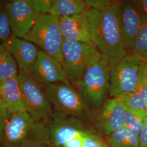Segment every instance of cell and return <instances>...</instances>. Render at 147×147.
Returning a JSON list of instances; mask_svg holds the SVG:
<instances>
[{"instance_id": "ac0fdd59", "label": "cell", "mask_w": 147, "mask_h": 147, "mask_svg": "<svg viewBox=\"0 0 147 147\" xmlns=\"http://www.w3.org/2000/svg\"><path fill=\"white\" fill-rule=\"evenodd\" d=\"M87 9L82 0H54L49 14L59 18L67 17L80 14Z\"/></svg>"}, {"instance_id": "3957f363", "label": "cell", "mask_w": 147, "mask_h": 147, "mask_svg": "<svg viewBox=\"0 0 147 147\" xmlns=\"http://www.w3.org/2000/svg\"><path fill=\"white\" fill-rule=\"evenodd\" d=\"M110 65L102 56L85 71L76 87L86 105L92 110H99L108 100L110 92Z\"/></svg>"}, {"instance_id": "f1b7e54d", "label": "cell", "mask_w": 147, "mask_h": 147, "mask_svg": "<svg viewBox=\"0 0 147 147\" xmlns=\"http://www.w3.org/2000/svg\"><path fill=\"white\" fill-rule=\"evenodd\" d=\"M84 135H80L76 137L75 138L65 143L62 147H83L82 142L83 136Z\"/></svg>"}, {"instance_id": "83f0119b", "label": "cell", "mask_w": 147, "mask_h": 147, "mask_svg": "<svg viewBox=\"0 0 147 147\" xmlns=\"http://www.w3.org/2000/svg\"><path fill=\"white\" fill-rule=\"evenodd\" d=\"M139 147H147V116L142 131L138 137Z\"/></svg>"}, {"instance_id": "8992f818", "label": "cell", "mask_w": 147, "mask_h": 147, "mask_svg": "<svg viewBox=\"0 0 147 147\" xmlns=\"http://www.w3.org/2000/svg\"><path fill=\"white\" fill-rule=\"evenodd\" d=\"M44 87L54 112L94 123L95 117L93 110L84 103L78 90L71 84L58 83Z\"/></svg>"}, {"instance_id": "f546056e", "label": "cell", "mask_w": 147, "mask_h": 147, "mask_svg": "<svg viewBox=\"0 0 147 147\" xmlns=\"http://www.w3.org/2000/svg\"><path fill=\"white\" fill-rule=\"evenodd\" d=\"M134 2L147 19V0H138Z\"/></svg>"}, {"instance_id": "9c48e42d", "label": "cell", "mask_w": 147, "mask_h": 147, "mask_svg": "<svg viewBox=\"0 0 147 147\" xmlns=\"http://www.w3.org/2000/svg\"><path fill=\"white\" fill-rule=\"evenodd\" d=\"M91 124L75 117L54 112L53 119L47 126L51 145L62 147L76 137L95 132Z\"/></svg>"}, {"instance_id": "7c38bea8", "label": "cell", "mask_w": 147, "mask_h": 147, "mask_svg": "<svg viewBox=\"0 0 147 147\" xmlns=\"http://www.w3.org/2000/svg\"><path fill=\"white\" fill-rule=\"evenodd\" d=\"M31 75L42 85L58 83L71 84L64 71L62 63L39 50Z\"/></svg>"}, {"instance_id": "4dcf8cb0", "label": "cell", "mask_w": 147, "mask_h": 147, "mask_svg": "<svg viewBox=\"0 0 147 147\" xmlns=\"http://www.w3.org/2000/svg\"><path fill=\"white\" fill-rule=\"evenodd\" d=\"M146 82L147 84V63L146 65Z\"/></svg>"}, {"instance_id": "e0dca14e", "label": "cell", "mask_w": 147, "mask_h": 147, "mask_svg": "<svg viewBox=\"0 0 147 147\" xmlns=\"http://www.w3.org/2000/svg\"><path fill=\"white\" fill-rule=\"evenodd\" d=\"M125 104L127 109L146 112L147 104V84L143 81L135 91L118 96Z\"/></svg>"}, {"instance_id": "4316f807", "label": "cell", "mask_w": 147, "mask_h": 147, "mask_svg": "<svg viewBox=\"0 0 147 147\" xmlns=\"http://www.w3.org/2000/svg\"><path fill=\"white\" fill-rule=\"evenodd\" d=\"M84 2L88 9L99 11L105 9L115 2L111 0H85Z\"/></svg>"}, {"instance_id": "4fadbf2b", "label": "cell", "mask_w": 147, "mask_h": 147, "mask_svg": "<svg viewBox=\"0 0 147 147\" xmlns=\"http://www.w3.org/2000/svg\"><path fill=\"white\" fill-rule=\"evenodd\" d=\"M2 45L15 59L19 72L31 74L39 51L36 45L13 34Z\"/></svg>"}, {"instance_id": "5bb4252c", "label": "cell", "mask_w": 147, "mask_h": 147, "mask_svg": "<svg viewBox=\"0 0 147 147\" xmlns=\"http://www.w3.org/2000/svg\"><path fill=\"white\" fill-rule=\"evenodd\" d=\"M121 28L129 50L146 17L134 1L121 3L119 7Z\"/></svg>"}, {"instance_id": "277c9868", "label": "cell", "mask_w": 147, "mask_h": 147, "mask_svg": "<svg viewBox=\"0 0 147 147\" xmlns=\"http://www.w3.org/2000/svg\"><path fill=\"white\" fill-rule=\"evenodd\" d=\"M64 71L71 84L76 87L85 71L99 61L102 55L91 40L63 39L62 48Z\"/></svg>"}, {"instance_id": "2e32d148", "label": "cell", "mask_w": 147, "mask_h": 147, "mask_svg": "<svg viewBox=\"0 0 147 147\" xmlns=\"http://www.w3.org/2000/svg\"><path fill=\"white\" fill-rule=\"evenodd\" d=\"M17 76L0 82V95L11 115L26 112Z\"/></svg>"}, {"instance_id": "d6a6232c", "label": "cell", "mask_w": 147, "mask_h": 147, "mask_svg": "<svg viewBox=\"0 0 147 147\" xmlns=\"http://www.w3.org/2000/svg\"><path fill=\"white\" fill-rule=\"evenodd\" d=\"M2 1H0V5H1L2 4H3V2H2Z\"/></svg>"}, {"instance_id": "cb8c5ba5", "label": "cell", "mask_w": 147, "mask_h": 147, "mask_svg": "<svg viewBox=\"0 0 147 147\" xmlns=\"http://www.w3.org/2000/svg\"><path fill=\"white\" fill-rule=\"evenodd\" d=\"M54 0H26L37 15L49 14Z\"/></svg>"}, {"instance_id": "d6986e66", "label": "cell", "mask_w": 147, "mask_h": 147, "mask_svg": "<svg viewBox=\"0 0 147 147\" xmlns=\"http://www.w3.org/2000/svg\"><path fill=\"white\" fill-rule=\"evenodd\" d=\"M19 69L15 59L0 44V82L16 77Z\"/></svg>"}, {"instance_id": "6da1fadb", "label": "cell", "mask_w": 147, "mask_h": 147, "mask_svg": "<svg viewBox=\"0 0 147 147\" xmlns=\"http://www.w3.org/2000/svg\"><path fill=\"white\" fill-rule=\"evenodd\" d=\"M121 3L102 11L88 9L90 40L112 65L125 56L129 50L121 31L119 18Z\"/></svg>"}, {"instance_id": "ffe728a7", "label": "cell", "mask_w": 147, "mask_h": 147, "mask_svg": "<svg viewBox=\"0 0 147 147\" xmlns=\"http://www.w3.org/2000/svg\"><path fill=\"white\" fill-rule=\"evenodd\" d=\"M107 142L110 147H140L138 139L123 125L108 136Z\"/></svg>"}, {"instance_id": "44dd1931", "label": "cell", "mask_w": 147, "mask_h": 147, "mask_svg": "<svg viewBox=\"0 0 147 147\" xmlns=\"http://www.w3.org/2000/svg\"><path fill=\"white\" fill-rule=\"evenodd\" d=\"M146 112L126 109L124 126L132 135L138 137L141 132L147 117Z\"/></svg>"}, {"instance_id": "8fae6325", "label": "cell", "mask_w": 147, "mask_h": 147, "mask_svg": "<svg viewBox=\"0 0 147 147\" xmlns=\"http://www.w3.org/2000/svg\"><path fill=\"white\" fill-rule=\"evenodd\" d=\"M126 107L118 98H110L99 110L95 117V125L107 136L124 125Z\"/></svg>"}, {"instance_id": "1f68e13d", "label": "cell", "mask_w": 147, "mask_h": 147, "mask_svg": "<svg viewBox=\"0 0 147 147\" xmlns=\"http://www.w3.org/2000/svg\"><path fill=\"white\" fill-rule=\"evenodd\" d=\"M146 113H147V106H146Z\"/></svg>"}, {"instance_id": "ba28073f", "label": "cell", "mask_w": 147, "mask_h": 147, "mask_svg": "<svg viewBox=\"0 0 147 147\" xmlns=\"http://www.w3.org/2000/svg\"><path fill=\"white\" fill-rule=\"evenodd\" d=\"M17 78L27 112L35 121L48 126L53 119L54 112L44 85L42 86L31 74L19 72Z\"/></svg>"}, {"instance_id": "52a82bcc", "label": "cell", "mask_w": 147, "mask_h": 147, "mask_svg": "<svg viewBox=\"0 0 147 147\" xmlns=\"http://www.w3.org/2000/svg\"><path fill=\"white\" fill-rule=\"evenodd\" d=\"M59 18L50 14L38 15L34 26L23 39L32 42L41 51L62 63L64 38Z\"/></svg>"}, {"instance_id": "484cf974", "label": "cell", "mask_w": 147, "mask_h": 147, "mask_svg": "<svg viewBox=\"0 0 147 147\" xmlns=\"http://www.w3.org/2000/svg\"><path fill=\"white\" fill-rule=\"evenodd\" d=\"M11 115V114L8 110L0 95V146H1V142L5 127L10 119Z\"/></svg>"}, {"instance_id": "836d02e7", "label": "cell", "mask_w": 147, "mask_h": 147, "mask_svg": "<svg viewBox=\"0 0 147 147\" xmlns=\"http://www.w3.org/2000/svg\"><path fill=\"white\" fill-rule=\"evenodd\" d=\"M47 147H55V146H48Z\"/></svg>"}, {"instance_id": "d4e9b609", "label": "cell", "mask_w": 147, "mask_h": 147, "mask_svg": "<svg viewBox=\"0 0 147 147\" xmlns=\"http://www.w3.org/2000/svg\"><path fill=\"white\" fill-rule=\"evenodd\" d=\"M83 147H110L107 141L95 132L89 133L83 136Z\"/></svg>"}, {"instance_id": "5b68a950", "label": "cell", "mask_w": 147, "mask_h": 147, "mask_svg": "<svg viewBox=\"0 0 147 147\" xmlns=\"http://www.w3.org/2000/svg\"><path fill=\"white\" fill-rule=\"evenodd\" d=\"M146 62L132 53L110 65L109 97H118L135 91L146 80Z\"/></svg>"}, {"instance_id": "30bf717a", "label": "cell", "mask_w": 147, "mask_h": 147, "mask_svg": "<svg viewBox=\"0 0 147 147\" xmlns=\"http://www.w3.org/2000/svg\"><path fill=\"white\" fill-rule=\"evenodd\" d=\"M12 34L24 38L34 26L38 15L26 0H14L4 4Z\"/></svg>"}, {"instance_id": "7a4b0ae2", "label": "cell", "mask_w": 147, "mask_h": 147, "mask_svg": "<svg viewBox=\"0 0 147 147\" xmlns=\"http://www.w3.org/2000/svg\"><path fill=\"white\" fill-rule=\"evenodd\" d=\"M51 146L47 125L35 121L27 112L11 115L5 127L1 147H47Z\"/></svg>"}, {"instance_id": "e575fe53", "label": "cell", "mask_w": 147, "mask_h": 147, "mask_svg": "<svg viewBox=\"0 0 147 147\" xmlns=\"http://www.w3.org/2000/svg\"><path fill=\"white\" fill-rule=\"evenodd\" d=\"M0 147H1V146H0Z\"/></svg>"}, {"instance_id": "7402d4cb", "label": "cell", "mask_w": 147, "mask_h": 147, "mask_svg": "<svg viewBox=\"0 0 147 147\" xmlns=\"http://www.w3.org/2000/svg\"><path fill=\"white\" fill-rule=\"evenodd\" d=\"M132 53L147 63V19L146 18L131 47Z\"/></svg>"}, {"instance_id": "9a60e30c", "label": "cell", "mask_w": 147, "mask_h": 147, "mask_svg": "<svg viewBox=\"0 0 147 147\" xmlns=\"http://www.w3.org/2000/svg\"><path fill=\"white\" fill-rule=\"evenodd\" d=\"M87 9L80 14L59 18L60 28L64 39L81 42L90 40Z\"/></svg>"}, {"instance_id": "603a6c76", "label": "cell", "mask_w": 147, "mask_h": 147, "mask_svg": "<svg viewBox=\"0 0 147 147\" xmlns=\"http://www.w3.org/2000/svg\"><path fill=\"white\" fill-rule=\"evenodd\" d=\"M12 34L9 19L3 3L0 5V44L3 45Z\"/></svg>"}]
</instances>
